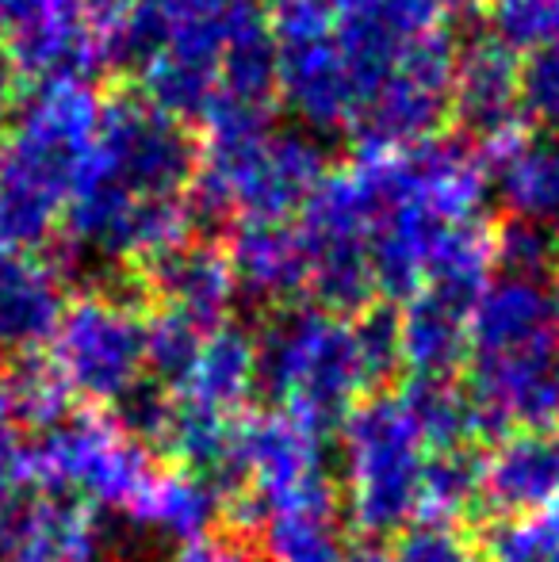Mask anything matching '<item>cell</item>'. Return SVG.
Listing matches in <instances>:
<instances>
[{
  "mask_svg": "<svg viewBox=\"0 0 559 562\" xmlns=\"http://www.w3.org/2000/svg\"><path fill=\"white\" fill-rule=\"evenodd\" d=\"M192 172L195 146L177 119L138 97L108 100L69 192V229L108 257L149 265L192 237Z\"/></svg>",
  "mask_w": 559,
  "mask_h": 562,
  "instance_id": "1",
  "label": "cell"
},
{
  "mask_svg": "<svg viewBox=\"0 0 559 562\" xmlns=\"http://www.w3.org/2000/svg\"><path fill=\"white\" fill-rule=\"evenodd\" d=\"M254 345L257 394L326 440L360 402L391 391L403 375L391 306L342 318L303 299L265 314Z\"/></svg>",
  "mask_w": 559,
  "mask_h": 562,
  "instance_id": "2",
  "label": "cell"
},
{
  "mask_svg": "<svg viewBox=\"0 0 559 562\" xmlns=\"http://www.w3.org/2000/svg\"><path fill=\"white\" fill-rule=\"evenodd\" d=\"M460 386L483 445L506 432L559 429V295L552 280L499 276L471 306Z\"/></svg>",
  "mask_w": 559,
  "mask_h": 562,
  "instance_id": "3",
  "label": "cell"
},
{
  "mask_svg": "<svg viewBox=\"0 0 559 562\" xmlns=\"http://www.w3.org/2000/svg\"><path fill=\"white\" fill-rule=\"evenodd\" d=\"M203 146L188 184L195 223L291 218L326 180V154L303 131L272 126L269 108L223 104L203 119Z\"/></svg>",
  "mask_w": 559,
  "mask_h": 562,
  "instance_id": "4",
  "label": "cell"
},
{
  "mask_svg": "<svg viewBox=\"0 0 559 562\" xmlns=\"http://www.w3.org/2000/svg\"><path fill=\"white\" fill-rule=\"evenodd\" d=\"M12 112L15 126L0 149V229L38 237L74 192L97 138L100 100L89 85H43Z\"/></svg>",
  "mask_w": 559,
  "mask_h": 562,
  "instance_id": "5",
  "label": "cell"
},
{
  "mask_svg": "<svg viewBox=\"0 0 559 562\" xmlns=\"http://www.w3.org/2000/svg\"><path fill=\"white\" fill-rule=\"evenodd\" d=\"M342 517L357 540L388 543L422 520L429 445L414 429L395 386L365 398L334 432Z\"/></svg>",
  "mask_w": 559,
  "mask_h": 562,
  "instance_id": "6",
  "label": "cell"
},
{
  "mask_svg": "<svg viewBox=\"0 0 559 562\" xmlns=\"http://www.w3.org/2000/svg\"><path fill=\"white\" fill-rule=\"evenodd\" d=\"M452 69L456 43L445 27L418 38L353 108L345 134L357 142V154H395L437 138L452 104Z\"/></svg>",
  "mask_w": 559,
  "mask_h": 562,
  "instance_id": "7",
  "label": "cell"
},
{
  "mask_svg": "<svg viewBox=\"0 0 559 562\" xmlns=\"http://www.w3.org/2000/svg\"><path fill=\"white\" fill-rule=\"evenodd\" d=\"M269 35L277 46V92L306 131H345L353 81L334 38L329 0H269Z\"/></svg>",
  "mask_w": 559,
  "mask_h": 562,
  "instance_id": "8",
  "label": "cell"
},
{
  "mask_svg": "<svg viewBox=\"0 0 559 562\" xmlns=\"http://www.w3.org/2000/svg\"><path fill=\"white\" fill-rule=\"evenodd\" d=\"M334 38L353 81V108L418 38L440 27V0H329ZM353 115V112H349Z\"/></svg>",
  "mask_w": 559,
  "mask_h": 562,
  "instance_id": "9",
  "label": "cell"
},
{
  "mask_svg": "<svg viewBox=\"0 0 559 562\" xmlns=\"http://www.w3.org/2000/svg\"><path fill=\"white\" fill-rule=\"evenodd\" d=\"M483 291V288H479ZM479 291L463 288H429L414 291L395 311L399 329V379H422V383H448L460 379L468 360V326L471 306Z\"/></svg>",
  "mask_w": 559,
  "mask_h": 562,
  "instance_id": "10",
  "label": "cell"
},
{
  "mask_svg": "<svg viewBox=\"0 0 559 562\" xmlns=\"http://www.w3.org/2000/svg\"><path fill=\"white\" fill-rule=\"evenodd\" d=\"M559 509V429L506 432L483 448V513L529 520Z\"/></svg>",
  "mask_w": 559,
  "mask_h": 562,
  "instance_id": "11",
  "label": "cell"
},
{
  "mask_svg": "<svg viewBox=\"0 0 559 562\" xmlns=\"http://www.w3.org/2000/svg\"><path fill=\"white\" fill-rule=\"evenodd\" d=\"M223 257L242 299L269 311L303 303L311 260L303 234L291 218H238L231 223Z\"/></svg>",
  "mask_w": 559,
  "mask_h": 562,
  "instance_id": "12",
  "label": "cell"
},
{
  "mask_svg": "<svg viewBox=\"0 0 559 562\" xmlns=\"http://www.w3.org/2000/svg\"><path fill=\"white\" fill-rule=\"evenodd\" d=\"M448 115L460 119L479 146L514 134L522 126V58L491 35L471 38L463 50H456Z\"/></svg>",
  "mask_w": 559,
  "mask_h": 562,
  "instance_id": "13",
  "label": "cell"
},
{
  "mask_svg": "<svg viewBox=\"0 0 559 562\" xmlns=\"http://www.w3.org/2000/svg\"><path fill=\"white\" fill-rule=\"evenodd\" d=\"M487 188L514 215V223L540 229L559 226V131L529 134L517 126L479 149Z\"/></svg>",
  "mask_w": 559,
  "mask_h": 562,
  "instance_id": "14",
  "label": "cell"
},
{
  "mask_svg": "<svg viewBox=\"0 0 559 562\" xmlns=\"http://www.w3.org/2000/svg\"><path fill=\"white\" fill-rule=\"evenodd\" d=\"M149 295L161 303V314L185 318L195 329H219L231 322V306L238 299L234 276L219 245L188 237L177 249L161 252L146 265Z\"/></svg>",
  "mask_w": 559,
  "mask_h": 562,
  "instance_id": "15",
  "label": "cell"
},
{
  "mask_svg": "<svg viewBox=\"0 0 559 562\" xmlns=\"http://www.w3.org/2000/svg\"><path fill=\"white\" fill-rule=\"evenodd\" d=\"M146 314L135 303L92 299L69 322L77 368L100 394L123 398L146 375Z\"/></svg>",
  "mask_w": 559,
  "mask_h": 562,
  "instance_id": "16",
  "label": "cell"
},
{
  "mask_svg": "<svg viewBox=\"0 0 559 562\" xmlns=\"http://www.w3.org/2000/svg\"><path fill=\"white\" fill-rule=\"evenodd\" d=\"M177 406L215 417H246L257 409V345L254 334L234 322L211 329L200 345Z\"/></svg>",
  "mask_w": 559,
  "mask_h": 562,
  "instance_id": "17",
  "label": "cell"
},
{
  "mask_svg": "<svg viewBox=\"0 0 559 562\" xmlns=\"http://www.w3.org/2000/svg\"><path fill=\"white\" fill-rule=\"evenodd\" d=\"M483 517V448L429 451L418 525L471 528Z\"/></svg>",
  "mask_w": 559,
  "mask_h": 562,
  "instance_id": "18",
  "label": "cell"
},
{
  "mask_svg": "<svg viewBox=\"0 0 559 562\" xmlns=\"http://www.w3.org/2000/svg\"><path fill=\"white\" fill-rule=\"evenodd\" d=\"M479 548L483 562H559V509L529 520H491Z\"/></svg>",
  "mask_w": 559,
  "mask_h": 562,
  "instance_id": "19",
  "label": "cell"
},
{
  "mask_svg": "<svg viewBox=\"0 0 559 562\" xmlns=\"http://www.w3.org/2000/svg\"><path fill=\"white\" fill-rule=\"evenodd\" d=\"M487 15H491L487 35L499 38L517 58H525V54L540 50L552 38L559 0H491Z\"/></svg>",
  "mask_w": 559,
  "mask_h": 562,
  "instance_id": "20",
  "label": "cell"
},
{
  "mask_svg": "<svg viewBox=\"0 0 559 562\" xmlns=\"http://www.w3.org/2000/svg\"><path fill=\"white\" fill-rule=\"evenodd\" d=\"M391 562H483V548L471 528L414 525L388 540Z\"/></svg>",
  "mask_w": 559,
  "mask_h": 562,
  "instance_id": "21",
  "label": "cell"
},
{
  "mask_svg": "<svg viewBox=\"0 0 559 562\" xmlns=\"http://www.w3.org/2000/svg\"><path fill=\"white\" fill-rule=\"evenodd\" d=\"M556 260V234L529 223L510 218L494 229V272L499 276H525V280H548Z\"/></svg>",
  "mask_w": 559,
  "mask_h": 562,
  "instance_id": "22",
  "label": "cell"
},
{
  "mask_svg": "<svg viewBox=\"0 0 559 562\" xmlns=\"http://www.w3.org/2000/svg\"><path fill=\"white\" fill-rule=\"evenodd\" d=\"M522 115L559 131V46L548 43L522 58Z\"/></svg>",
  "mask_w": 559,
  "mask_h": 562,
  "instance_id": "23",
  "label": "cell"
},
{
  "mask_svg": "<svg viewBox=\"0 0 559 562\" xmlns=\"http://www.w3.org/2000/svg\"><path fill=\"white\" fill-rule=\"evenodd\" d=\"M345 562H391V559H388V543L357 540V536H353L349 555H345Z\"/></svg>",
  "mask_w": 559,
  "mask_h": 562,
  "instance_id": "24",
  "label": "cell"
},
{
  "mask_svg": "<svg viewBox=\"0 0 559 562\" xmlns=\"http://www.w3.org/2000/svg\"><path fill=\"white\" fill-rule=\"evenodd\" d=\"M445 8H452V12H479V8H487L491 0H440Z\"/></svg>",
  "mask_w": 559,
  "mask_h": 562,
  "instance_id": "25",
  "label": "cell"
},
{
  "mask_svg": "<svg viewBox=\"0 0 559 562\" xmlns=\"http://www.w3.org/2000/svg\"><path fill=\"white\" fill-rule=\"evenodd\" d=\"M548 280H552V288H556V295H559V234H556V260H552V276H548Z\"/></svg>",
  "mask_w": 559,
  "mask_h": 562,
  "instance_id": "26",
  "label": "cell"
},
{
  "mask_svg": "<svg viewBox=\"0 0 559 562\" xmlns=\"http://www.w3.org/2000/svg\"><path fill=\"white\" fill-rule=\"evenodd\" d=\"M0 149H4V138H0Z\"/></svg>",
  "mask_w": 559,
  "mask_h": 562,
  "instance_id": "27",
  "label": "cell"
}]
</instances>
